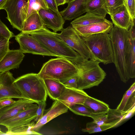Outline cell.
<instances>
[{"instance_id": "obj_12", "label": "cell", "mask_w": 135, "mask_h": 135, "mask_svg": "<svg viewBox=\"0 0 135 135\" xmlns=\"http://www.w3.org/2000/svg\"><path fill=\"white\" fill-rule=\"evenodd\" d=\"M69 107L66 104L56 100L51 107L45 110L44 114L40 120L33 125L31 130L37 132L44 125L59 115L66 112Z\"/></svg>"}, {"instance_id": "obj_23", "label": "cell", "mask_w": 135, "mask_h": 135, "mask_svg": "<svg viewBox=\"0 0 135 135\" xmlns=\"http://www.w3.org/2000/svg\"><path fill=\"white\" fill-rule=\"evenodd\" d=\"M84 15L75 19L71 23L73 26H83L93 23L104 21L107 20L105 17L89 12Z\"/></svg>"}, {"instance_id": "obj_21", "label": "cell", "mask_w": 135, "mask_h": 135, "mask_svg": "<svg viewBox=\"0 0 135 135\" xmlns=\"http://www.w3.org/2000/svg\"><path fill=\"white\" fill-rule=\"evenodd\" d=\"M43 79L47 95L53 100H57L65 86L61 82L53 79Z\"/></svg>"}, {"instance_id": "obj_45", "label": "cell", "mask_w": 135, "mask_h": 135, "mask_svg": "<svg viewBox=\"0 0 135 135\" xmlns=\"http://www.w3.org/2000/svg\"><path fill=\"white\" fill-rule=\"evenodd\" d=\"M7 0H0V10L2 9V8L5 4Z\"/></svg>"}, {"instance_id": "obj_42", "label": "cell", "mask_w": 135, "mask_h": 135, "mask_svg": "<svg viewBox=\"0 0 135 135\" xmlns=\"http://www.w3.org/2000/svg\"><path fill=\"white\" fill-rule=\"evenodd\" d=\"M135 107L129 111L125 112V113L123 118V121L126 120L131 117L135 113Z\"/></svg>"}, {"instance_id": "obj_14", "label": "cell", "mask_w": 135, "mask_h": 135, "mask_svg": "<svg viewBox=\"0 0 135 135\" xmlns=\"http://www.w3.org/2000/svg\"><path fill=\"white\" fill-rule=\"evenodd\" d=\"M113 26L112 22L107 20L83 26H73L81 37L102 33H108Z\"/></svg>"}, {"instance_id": "obj_9", "label": "cell", "mask_w": 135, "mask_h": 135, "mask_svg": "<svg viewBox=\"0 0 135 135\" xmlns=\"http://www.w3.org/2000/svg\"><path fill=\"white\" fill-rule=\"evenodd\" d=\"M15 37V40L19 44L20 49L23 53L57 57L46 49L35 38L28 33L21 32Z\"/></svg>"}, {"instance_id": "obj_31", "label": "cell", "mask_w": 135, "mask_h": 135, "mask_svg": "<svg viewBox=\"0 0 135 135\" xmlns=\"http://www.w3.org/2000/svg\"><path fill=\"white\" fill-rule=\"evenodd\" d=\"M104 1L107 13L110 16L124 4L125 0H104Z\"/></svg>"}, {"instance_id": "obj_30", "label": "cell", "mask_w": 135, "mask_h": 135, "mask_svg": "<svg viewBox=\"0 0 135 135\" xmlns=\"http://www.w3.org/2000/svg\"><path fill=\"white\" fill-rule=\"evenodd\" d=\"M69 109L75 114L92 118L95 114L93 113L91 110L84 104H76L70 107Z\"/></svg>"}, {"instance_id": "obj_16", "label": "cell", "mask_w": 135, "mask_h": 135, "mask_svg": "<svg viewBox=\"0 0 135 135\" xmlns=\"http://www.w3.org/2000/svg\"><path fill=\"white\" fill-rule=\"evenodd\" d=\"M25 56L20 49H9L0 61V72L18 68Z\"/></svg>"}, {"instance_id": "obj_41", "label": "cell", "mask_w": 135, "mask_h": 135, "mask_svg": "<svg viewBox=\"0 0 135 135\" xmlns=\"http://www.w3.org/2000/svg\"><path fill=\"white\" fill-rule=\"evenodd\" d=\"M48 8L55 11H59L55 0H45Z\"/></svg>"}, {"instance_id": "obj_1", "label": "cell", "mask_w": 135, "mask_h": 135, "mask_svg": "<svg viewBox=\"0 0 135 135\" xmlns=\"http://www.w3.org/2000/svg\"><path fill=\"white\" fill-rule=\"evenodd\" d=\"M37 40L50 52L56 55L69 60L75 64L82 58L56 35L44 25L41 29L28 33Z\"/></svg>"}, {"instance_id": "obj_2", "label": "cell", "mask_w": 135, "mask_h": 135, "mask_svg": "<svg viewBox=\"0 0 135 135\" xmlns=\"http://www.w3.org/2000/svg\"><path fill=\"white\" fill-rule=\"evenodd\" d=\"M113 55V62L122 81L126 83L129 80L126 62L129 36L128 31L114 25L109 33Z\"/></svg>"}, {"instance_id": "obj_26", "label": "cell", "mask_w": 135, "mask_h": 135, "mask_svg": "<svg viewBox=\"0 0 135 135\" xmlns=\"http://www.w3.org/2000/svg\"><path fill=\"white\" fill-rule=\"evenodd\" d=\"M125 112L117 109H109L107 113V123L111 124L115 127L122 122Z\"/></svg>"}, {"instance_id": "obj_13", "label": "cell", "mask_w": 135, "mask_h": 135, "mask_svg": "<svg viewBox=\"0 0 135 135\" xmlns=\"http://www.w3.org/2000/svg\"><path fill=\"white\" fill-rule=\"evenodd\" d=\"M38 12L44 25L47 28L52 30L55 32L63 29L65 20L59 11L48 8L47 9H41Z\"/></svg>"}, {"instance_id": "obj_8", "label": "cell", "mask_w": 135, "mask_h": 135, "mask_svg": "<svg viewBox=\"0 0 135 135\" xmlns=\"http://www.w3.org/2000/svg\"><path fill=\"white\" fill-rule=\"evenodd\" d=\"M57 35L77 52L84 59L91 58L89 50L83 40L71 25L63 29Z\"/></svg>"}, {"instance_id": "obj_43", "label": "cell", "mask_w": 135, "mask_h": 135, "mask_svg": "<svg viewBox=\"0 0 135 135\" xmlns=\"http://www.w3.org/2000/svg\"><path fill=\"white\" fill-rule=\"evenodd\" d=\"M128 31L129 38L133 39H135V22L133 24Z\"/></svg>"}, {"instance_id": "obj_6", "label": "cell", "mask_w": 135, "mask_h": 135, "mask_svg": "<svg viewBox=\"0 0 135 135\" xmlns=\"http://www.w3.org/2000/svg\"><path fill=\"white\" fill-rule=\"evenodd\" d=\"M100 63L92 58H82L74 64L79 71L78 89L83 90L97 86L103 81L106 74L100 66Z\"/></svg>"}, {"instance_id": "obj_3", "label": "cell", "mask_w": 135, "mask_h": 135, "mask_svg": "<svg viewBox=\"0 0 135 135\" xmlns=\"http://www.w3.org/2000/svg\"><path fill=\"white\" fill-rule=\"evenodd\" d=\"M13 83L23 99L36 103L46 101L47 94L43 79L38 74L23 75L15 79Z\"/></svg>"}, {"instance_id": "obj_40", "label": "cell", "mask_w": 135, "mask_h": 135, "mask_svg": "<svg viewBox=\"0 0 135 135\" xmlns=\"http://www.w3.org/2000/svg\"><path fill=\"white\" fill-rule=\"evenodd\" d=\"M9 97L3 98L0 99V109L4 107L12 104L16 101Z\"/></svg>"}, {"instance_id": "obj_27", "label": "cell", "mask_w": 135, "mask_h": 135, "mask_svg": "<svg viewBox=\"0 0 135 135\" xmlns=\"http://www.w3.org/2000/svg\"><path fill=\"white\" fill-rule=\"evenodd\" d=\"M28 9L26 19L32 13L41 9L48 8L45 0H28Z\"/></svg>"}, {"instance_id": "obj_25", "label": "cell", "mask_w": 135, "mask_h": 135, "mask_svg": "<svg viewBox=\"0 0 135 135\" xmlns=\"http://www.w3.org/2000/svg\"><path fill=\"white\" fill-rule=\"evenodd\" d=\"M85 7L86 12L104 17L107 14L104 0H86Z\"/></svg>"}, {"instance_id": "obj_34", "label": "cell", "mask_w": 135, "mask_h": 135, "mask_svg": "<svg viewBox=\"0 0 135 135\" xmlns=\"http://www.w3.org/2000/svg\"><path fill=\"white\" fill-rule=\"evenodd\" d=\"M15 36L13 33L9 30L0 19V37H3L9 39Z\"/></svg>"}, {"instance_id": "obj_22", "label": "cell", "mask_w": 135, "mask_h": 135, "mask_svg": "<svg viewBox=\"0 0 135 135\" xmlns=\"http://www.w3.org/2000/svg\"><path fill=\"white\" fill-rule=\"evenodd\" d=\"M126 65L130 78L135 77V39L129 38L126 58Z\"/></svg>"}, {"instance_id": "obj_10", "label": "cell", "mask_w": 135, "mask_h": 135, "mask_svg": "<svg viewBox=\"0 0 135 135\" xmlns=\"http://www.w3.org/2000/svg\"><path fill=\"white\" fill-rule=\"evenodd\" d=\"M37 104L33 103L15 116L4 121L0 125L5 127L9 131L16 128L30 124L36 116Z\"/></svg>"}, {"instance_id": "obj_37", "label": "cell", "mask_w": 135, "mask_h": 135, "mask_svg": "<svg viewBox=\"0 0 135 135\" xmlns=\"http://www.w3.org/2000/svg\"><path fill=\"white\" fill-rule=\"evenodd\" d=\"M37 104L38 107L36 112V116L34 119V121L36 123L37 122L43 115L46 105V101L40 102Z\"/></svg>"}, {"instance_id": "obj_7", "label": "cell", "mask_w": 135, "mask_h": 135, "mask_svg": "<svg viewBox=\"0 0 135 135\" xmlns=\"http://www.w3.org/2000/svg\"><path fill=\"white\" fill-rule=\"evenodd\" d=\"M28 0H7L2 9L7 12L6 18L13 28L21 31L28 9Z\"/></svg>"}, {"instance_id": "obj_4", "label": "cell", "mask_w": 135, "mask_h": 135, "mask_svg": "<svg viewBox=\"0 0 135 135\" xmlns=\"http://www.w3.org/2000/svg\"><path fill=\"white\" fill-rule=\"evenodd\" d=\"M79 72L76 66L71 61L58 57L44 64L38 74L43 79H52L62 83Z\"/></svg>"}, {"instance_id": "obj_35", "label": "cell", "mask_w": 135, "mask_h": 135, "mask_svg": "<svg viewBox=\"0 0 135 135\" xmlns=\"http://www.w3.org/2000/svg\"><path fill=\"white\" fill-rule=\"evenodd\" d=\"M79 73L68 79L62 84L66 87L78 89Z\"/></svg>"}, {"instance_id": "obj_11", "label": "cell", "mask_w": 135, "mask_h": 135, "mask_svg": "<svg viewBox=\"0 0 135 135\" xmlns=\"http://www.w3.org/2000/svg\"><path fill=\"white\" fill-rule=\"evenodd\" d=\"M15 79L9 71L0 72V99L6 97L23 99L13 83Z\"/></svg>"}, {"instance_id": "obj_36", "label": "cell", "mask_w": 135, "mask_h": 135, "mask_svg": "<svg viewBox=\"0 0 135 135\" xmlns=\"http://www.w3.org/2000/svg\"><path fill=\"white\" fill-rule=\"evenodd\" d=\"M135 0H125L124 5L131 17L135 18Z\"/></svg>"}, {"instance_id": "obj_32", "label": "cell", "mask_w": 135, "mask_h": 135, "mask_svg": "<svg viewBox=\"0 0 135 135\" xmlns=\"http://www.w3.org/2000/svg\"><path fill=\"white\" fill-rule=\"evenodd\" d=\"M135 92V83L134 82L124 94L122 99L117 109L123 111L131 95Z\"/></svg>"}, {"instance_id": "obj_15", "label": "cell", "mask_w": 135, "mask_h": 135, "mask_svg": "<svg viewBox=\"0 0 135 135\" xmlns=\"http://www.w3.org/2000/svg\"><path fill=\"white\" fill-rule=\"evenodd\" d=\"M89 96L83 90L65 87L57 100L61 101L69 108L76 104H84Z\"/></svg>"}, {"instance_id": "obj_28", "label": "cell", "mask_w": 135, "mask_h": 135, "mask_svg": "<svg viewBox=\"0 0 135 135\" xmlns=\"http://www.w3.org/2000/svg\"><path fill=\"white\" fill-rule=\"evenodd\" d=\"M114 127L113 125L110 123H106L99 126L92 121L87 123L86 127L82 129V131L91 134L105 131Z\"/></svg>"}, {"instance_id": "obj_19", "label": "cell", "mask_w": 135, "mask_h": 135, "mask_svg": "<svg viewBox=\"0 0 135 135\" xmlns=\"http://www.w3.org/2000/svg\"><path fill=\"white\" fill-rule=\"evenodd\" d=\"M110 17L114 26L127 31L135 22V20L132 18L124 4Z\"/></svg>"}, {"instance_id": "obj_33", "label": "cell", "mask_w": 135, "mask_h": 135, "mask_svg": "<svg viewBox=\"0 0 135 135\" xmlns=\"http://www.w3.org/2000/svg\"><path fill=\"white\" fill-rule=\"evenodd\" d=\"M9 40L4 37H0V61L9 50Z\"/></svg>"}, {"instance_id": "obj_20", "label": "cell", "mask_w": 135, "mask_h": 135, "mask_svg": "<svg viewBox=\"0 0 135 135\" xmlns=\"http://www.w3.org/2000/svg\"><path fill=\"white\" fill-rule=\"evenodd\" d=\"M38 12L32 13L25 20L21 32L29 33L39 30L44 26Z\"/></svg>"}, {"instance_id": "obj_38", "label": "cell", "mask_w": 135, "mask_h": 135, "mask_svg": "<svg viewBox=\"0 0 135 135\" xmlns=\"http://www.w3.org/2000/svg\"><path fill=\"white\" fill-rule=\"evenodd\" d=\"M93 122L98 125H101L107 123V115L106 113L95 114L92 118Z\"/></svg>"}, {"instance_id": "obj_24", "label": "cell", "mask_w": 135, "mask_h": 135, "mask_svg": "<svg viewBox=\"0 0 135 135\" xmlns=\"http://www.w3.org/2000/svg\"><path fill=\"white\" fill-rule=\"evenodd\" d=\"M84 105L95 114L107 113L110 109L108 104L89 95L86 99Z\"/></svg>"}, {"instance_id": "obj_29", "label": "cell", "mask_w": 135, "mask_h": 135, "mask_svg": "<svg viewBox=\"0 0 135 135\" xmlns=\"http://www.w3.org/2000/svg\"><path fill=\"white\" fill-rule=\"evenodd\" d=\"M34 121L32 122L29 124L21 126L14 128L9 131H7L5 134H34L41 135L37 132L31 130V128L35 124Z\"/></svg>"}, {"instance_id": "obj_39", "label": "cell", "mask_w": 135, "mask_h": 135, "mask_svg": "<svg viewBox=\"0 0 135 135\" xmlns=\"http://www.w3.org/2000/svg\"><path fill=\"white\" fill-rule=\"evenodd\" d=\"M135 107V92L131 95L128 101L123 112H126L131 110Z\"/></svg>"}, {"instance_id": "obj_18", "label": "cell", "mask_w": 135, "mask_h": 135, "mask_svg": "<svg viewBox=\"0 0 135 135\" xmlns=\"http://www.w3.org/2000/svg\"><path fill=\"white\" fill-rule=\"evenodd\" d=\"M86 0H71L67 7L60 12L64 20L71 21L86 12L85 7Z\"/></svg>"}, {"instance_id": "obj_5", "label": "cell", "mask_w": 135, "mask_h": 135, "mask_svg": "<svg viewBox=\"0 0 135 135\" xmlns=\"http://www.w3.org/2000/svg\"><path fill=\"white\" fill-rule=\"evenodd\" d=\"M81 37L89 50L91 58L105 65L113 63V51L109 33H98Z\"/></svg>"}, {"instance_id": "obj_44", "label": "cell", "mask_w": 135, "mask_h": 135, "mask_svg": "<svg viewBox=\"0 0 135 135\" xmlns=\"http://www.w3.org/2000/svg\"><path fill=\"white\" fill-rule=\"evenodd\" d=\"M57 6L63 5L66 3H67L69 0H55Z\"/></svg>"}, {"instance_id": "obj_17", "label": "cell", "mask_w": 135, "mask_h": 135, "mask_svg": "<svg viewBox=\"0 0 135 135\" xmlns=\"http://www.w3.org/2000/svg\"><path fill=\"white\" fill-rule=\"evenodd\" d=\"M34 103L27 99L20 98L13 104L0 109V123L15 116Z\"/></svg>"}]
</instances>
